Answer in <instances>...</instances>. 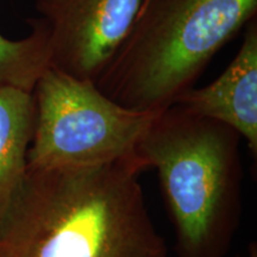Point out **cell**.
<instances>
[{"instance_id":"8992f818","label":"cell","mask_w":257,"mask_h":257,"mask_svg":"<svg viewBox=\"0 0 257 257\" xmlns=\"http://www.w3.org/2000/svg\"><path fill=\"white\" fill-rule=\"evenodd\" d=\"M238 53L219 78L176 99L193 113L220 121L244 138L257 156V18L245 25Z\"/></svg>"},{"instance_id":"7a4b0ae2","label":"cell","mask_w":257,"mask_h":257,"mask_svg":"<svg viewBox=\"0 0 257 257\" xmlns=\"http://www.w3.org/2000/svg\"><path fill=\"white\" fill-rule=\"evenodd\" d=\"M240 136L173 104L157 112L135 155L154 168L178 257H226L243 213Z\"/></svg>"},{"instance_id":"5b68a950","label":"cell","mask_w":257,"mask_h":257,"mask_svg":"<svg viewBox=\"0 0 257 257\" xmlns=\"http://www.w3.org/2000/svg\"><path fill=\"white\" fill-rule=\"evenodd\" d=\"M142 0H35L49 29L50 67L94 82L123 43Z\"/></svg>"},{"instance_id":"52a82bcc","label":"cell","mask_w":257,"mask_h":257,"mask_svg":"<svg viewBox=\"0 0 257 257\" xmlns=\"http://www.w3.org/2000/svg\"><path fill=\"white\" fill-rule=\"evenodd\" d=\"M35 123L36 104L32 92L0 87V214L27 175Z\"/></svg>"},{"instance_id":"6da1fadb","label":"cell","mask_w":257,"mask_h":257,"mask_svg":"<svg viewBox=\"0 0 257 257\" xmlns=\"http://www.w3.org/2000/svg\"><path fill=\"white\" fill-rule=\"evenodd\" d=\"M136 155L30 169L0 214V257H167Z\"/></svg>"},{"instance_id":"ba28073f","label":"cell","mask_w":257,"mask_h":257,"mask_svg":"<svg viewBox=\"0 0 257 257\" xmlns=\"http://www.w3.org/2000/svg\"><path fill=\"white\" fill-rule=\"evenodd\" d=\"M31 32L18 41L0 34V87L34 91L50 67L49 29L43 19L30 21Z\"/></svg>"},{"instance_id":"277c9868","label":"cell","mask_w":257,"mask_h":257,"mask_svg":"<svg viewBox=\"0 0 257 257\" xmlns=\"http://www.w3.org/2000/svg\"><path fill=\"white\" fill-rule=\"evenodd\" d=\"M36 104L28 168L106 165L135 155L156 113L128 110L96 85L49 67L32 91Z\"/></svg>"},{"instance_id":"3957f363","label":"cell","mask_w":257,"mask_h":257,"mask_svg":"<svg viewBox=\"0 0 257 257\" xmlns=\"http://www.w3.org/2000/svg\"><path fill=\"white\" fill-rule=\"evenodd\" d=\"M256 17L257 0H142L96 87L128 110L157 113Z\"/></svg>"},{"instance_id":"9c48e42d","label":"cell","mask_w":257,"mask_h":257,"mask_svg":"<svg viewBox=\"0 0 257 257\" xmlns=\"http://www.w3.org/2000/svg\"><path fill=\"white\" fill-rule=\"evenodd\" d=\"M237 257H240V256H237ZM245 257H257V246H256V243H251L249 246V250H248V255Z\"/></svg>"}]
</instances>
